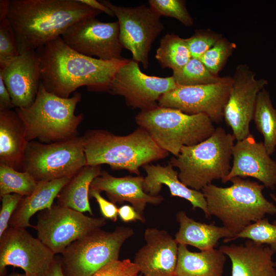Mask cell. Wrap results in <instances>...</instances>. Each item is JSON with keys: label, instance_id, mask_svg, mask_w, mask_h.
Wrapping results in <instances>:
<instances>
[{"label": "cell", "instance_id": "e575fe53", "mask_svg": "<svg viewBox=\"0 0 276 276\" xmlns=\"http://www.w3.org/2000/svg\"><path fill=\"white\" fill-rule=\"evenodd\" d=\"M19 54L17 39L7 18L0 21V68Z\"/></svg>", "mask_w": 276, "mask_h": 276}, {"label": "cell", "instance_id": "8fae6325", "mask_svg": "<svg viewBox=\"0 0 276 276\" xmlns=\"http://www.w3.org/2000/svg\"><path fill=\"white\" fill-rule=\"evenodd\" d=\"M100 2L111 9L118 18L123 48L131 52L132 60L141 63L144 68L147 69L152 44L164 29L160 17L145 5L125 7L109 1Z\"/></svg>", "mask_w": 276, "mask_h": 276}, {"label": "cell", "instance_id": "cb8c5ba5", "mask_svg": "<svg viewBox=\"0 0 276 276\" xmlns=\"http://www.w3.org/2000/svg\"><path fill=\"white\" fill-rule=\"evenodd\" d=\"M176 219L179 228L175 240L178 244L193 246L204 251L214 249L221 238H225L223 242L228 243L233 237L225 227L196 221L183 211L177 212Z\"/></svg>", "mask_w": 276, "mask_h": 276}, {"label": "cell", "instance_id": "ab89813d", "mask_svg": "<svg viewBox=\"0 0 276 276\" xmlns=\"http://www.w3.org/2000/svg\"><path fill=\"white\" fill-rule=\"evenodd\" d=\"M118 216L124 222L140 221L144 223L145 218L143 215L140 214L132 206L124 204L118 208Z\"/></svg>", "mask_w": 276, "mask_h": 276}, {"label": "cell", "instance_id": "8d00e7d4", "mask_svg": "<svg viewBox=\"0 0 276 276\" xmlns=\"http://www.w3.org/2000/svg\"><path fill=\"white\" fill-rule=\"evenodd\" d=\"M139 268L130 259L117 260L105 265L91 276H136Z\"/></svg>", "mask_w": 276, "mask_h": 276}, {"label": "cell", "instance_id": "3957f363", "mask_svg": "<svg viewBox=\"0 0 276 276\" xmlns=\"http://www.w3.org/2000/svg\"><path fill=\"white\" fill-rule=\"evenodd\" d=\"M231 186L220 187L212 183L201 191L205 199L208 217L215 216L232 233V239L245 227L276 214V204L264 196L262 184L236 177Z\"/></svg>", "mask_w": 276, "mask_h": 276}, {"label": "cell", "instance_id": "bcb514c9", "mask_svg": "<svg viewBox=\"0 0 276 276\" xmlns=\"http://www.w3.org/2000/svg\"><path fill=\"white\" fill-rule=\"evenodd\" d=\"M270 196L271 198L273 200V201L274 202V203L276 204V195L273 193H271L270 194ZM274 224H276V220L273 222Z\"/></svg>", "mask_w": 276, "mask_h": 276}, {"label": "cell", "instance_id": "30bf717a", "mask_svg": "<svg viewBox=\"0 0 276 276\" xmlns=\"http://www.w3.org/2000/svg\"><path fill=\"white\" fill-rule=\"evenodd\" d=\"M103 217L87 216L72 209L53 204L39 212L33 228L37 238L54 254H61L75 241L106 224Z\"/></svg>", "mask_w": 276, "mask_h": 276}, {"label": "cell", "instance_id": "8992f818", "mask_svg": "<svg viewBox=\"0 0 276 276\" xmlns=\"http://www.w3.org/2000/svg\"><path fill=\"white\" fill-rule=\"evenodd\" d=\"M235 140L233 134L218 127L203 141L183 146L169 162L178 169V177L183 184L201 191L214 180L222 181L228 174Z\"/></svg>", "mask_w": 276, "mask_h": 276}, {"label": "cell", "instance_id": "c3c4849f", "mask_svg": "<svg viewBox=\"0 0 276 276\" xmlns=\"http://www.w3.org/2000/svg\"><path fill=\"white\" fill-rule=\"evenodd\" d=\"M275 266H276V262H275Z\"/></svg>", "mask_w": 276, "mask_h": 276}, {"label": "cell", "instance_id": "7dc6e473", "mask_svg": "<svg viewBox=\"0 0 276 276\" xmlns=\"http://www.w3.org/2000/svg\"><path fill=\"white\" fill-rule=\"evenodd\" d=\"M136 276H144V275H142V274H139H139H137V275H136Z\"/></svg>", "mask_w": 276, "mask_h": 276}, {"label": "cell", "instance_id": "f35d334b", "mask_svg": "<svg viewBox=\"0 0 276 276\" xmlns=\"http://www.w3.org/2000/svg\"><path fill=\"white\" fill-rule=\"evenodd\" d=\"M89 197L94 198L97 202L101 214L105 219L116 222L118 217V208L115 203L104 198L100 192L89 191Z\"/></svg>", "mask_w": 276, "mask_h": 276}, {"label": "cell", "instance_id": "4316f807", "mask_svg": "<svg viewBox=\"0 0 276 276\" xmlns=\"http://www.w3.org/2000/svg\"><path fill=\"white\" fill-rule=\"evenodd\" d=\"M101 166L86 165L62 188L57 197L56 204L77 211L93 212L89 201V192L93 180L101 173Z\"/></svg>", "mask_w": 276, "mask_h": 276}, {"label": "cell", "instance_id": "83f0119b", "mask_svg": "<svg viewBox=\"0 0 276 276\" xmlns=\"http://www.w3.org/2000/svg\"><path fill=\"white\" fill-rule=\"evenodd\" d=\"M253 120L257 130L263 136V143L268 154L272 155L276 148V108L264 89L258 95Z\"/></svg>", "mask_w": 276, "mask_h": 276}, {"label": "cell", "instance_id": "f1b7e54d", "mask_svg": "<svg viewBox=\"0 0 276 276\" xmlns=\"http://www.w3.org/2000/svg\"><path fill=\"white\" fill-rule=\"evenodd\" d=\"M155 58L162 68L174 71L183 67L192 57L185 38L167 34L160 40Z\"/></svg>", "mask_w": 276, "mask_h": 276}, {"label": "cell", "instance_id": "52a82bcc", "mask_svg": "<svg viewBox=\"0 0 276 276\" xmlns=\"http://www.w3.org/2000/svg\"><path fill=\"white\" fill-rule=\"evenodd\" d=\"M135 121L159 147L174 156L179 155L183 146L203 141L215 130L213 122L206 114L190 115L158 105L141 110L135 117Z\"/></svg>", "mask_w": 276, "mask_h": 276}, {"label": "cell", "instance_id": "d4e9b609", "mask_svg": "<svg viewBox=\"0 0 276 276\" xmlns=\"http://www.w3.org/2000/svg\"><path fill=\"white\" fill-rule=\"evenodd\" d=\"M71 178H63L48 181L38 182L34 191L23 196L10 218L9 226L14 227H33L31 217L36 212L50 209L54 204L62 188Z\"/></svg>", "mask_w": 276, "mask_h": 276}, {"label": "cell", "instance_id": "5b68a950", "mask_svg": "<svg viewBox=\"0 0 276 276\" xmlns=\"http://www.w3.org/2000/svg\"><path fill=\"white\" fill-rule=\"evenodd\" d=\"M81 99L80 93L61 98L48 91L40 84L33 104L15 109L24 124L27 141L49 144L77 136L83 116L76 115L75 111Z\"/></svg>", "mask_w": 276, "mask_h": 276}, {"label": "cell", "instance_id": "d590c367", "mask_svg": "<svg viewBox=\"0 0 276 276\" xmlns=\"http://www.w3.org/2000/svg\"><path fill=\"white\" fill-rule=\"evenodd\" d=\"M221 37V35L208 30H196L189 38H185L192 58L199 59Z\"/></svg>", "mask_w": 276, "mask_h": 276}, {"label": "cell", "instance_id": "484cf974", "mask_svg": "<svg viewBox=\"0 0 276 276\" xmlns=\"http://www.w3.org/2000/svg\"><path fill=\"white\" fill-rule=\"evenodd\" d=\"M226 260L219 249L193 252L178 244L175 276H222Z\"/></svg>", "mask_w": 276, "mask_h": 276}, {"label": "cell", "instance_id": "836d02e7", "mask_svg": "<svg viewBox=\"0 0 276 276\" xmlns=\"http://www.w3.org/2000/svg\"><path fill=\"white\" fill-rule=\"evenodd\" d=\"M150 8L159 17L174 18L186 27L192 26L193 19L182 0H149Z\"/></svg>", "mask_w": 276, "mask_h": 276}, {"label": "cell", "instance_id": "4fadbf2b", "mask_svg": "<svg viewBox=\"0 0 276 276\" xmlns=\"http://www.w3.org/2000/svg\"><path fill=\"white\" fill-rule=\"evenodd\" d=\"M233 78L225 76L216 83L195 86H178L163 95L158 101L160 107L178 109L190 115L204 114L213 123L224 119Z\"/></svg>", "mask_w": 276, "mask_h": 276}, {"label": "cell", "instance_id": "ac0fdd59", "mask_svg": "<svg viewBox=\"0 0 276 276\" xmlns=\"http://www.w3.org/2000/svg\"><path fill=\"white\" fill-rule=\"evenodd\" d=\"M2 78L16 108H28L35 101L41 84L40 60L36 50L19 54L3 68Z\"/></svg>", "mask_w": 276, "mask_h": 276}, {"label": "cell", "instance_id": "d6986e66", "mask_svg": "<svg viewBox=\"0 0 276 276\" xmlns=\"http://www.w3.org/2000/svg\"><path fill=\"white\" fill-rule=\"evenodd\" d=\"M146 244L135 254L133 263L144 276H175L178 244L168 233L148 228Z\"/></svg>", "mask_w": 276, "mask_h": 276}, {"label": "cell", "instance_id": "f6af8a7d", "mask_svg": "<svg viewBox=\"0 0 276 276\" xmlns=\"http://www.w3.org/2000/svg\"><path fill=\"white\" fill-rule=\"evenodd\" d=\"M8 276H28L25 273H20L16 272H13L9 274Z\"/></svg>", "mask_w": 276, "mask_h": 276}, {"label": "cell", "instance_id": "ffe728a7", "mask_svg": "<svg viewBox=\"0 0 276 276\" xmlns=\"http://www.w3.org/2000/svg\"><path fill=\"white\" fill-rule=\"evenodd\" d=\"M144 181L143 176L117 177L103 170L93 180L89 191H104L109 201L115 204L128 202L143 215L147 203L157 205L164 200L160 195L147 194L143 189Z\"/></svg>", "mask_w": 276, "mask_h": 276}, {"label": "cell", "instance_id": "9c48e42d", "mask_svg": "<svg viewBox=\"0 0 276 276\" xmlns=\"http://www.w3.org/2000/svg\"><path fill=\"white\" fill-rule=\"evenodd\" d=\"M86 165L82 136L45 144L28 142L22 171L37 181L72 178Z\"/></svg>", "mask_w": 276, "mask_h": 276}, {"label": "cell", "instance_id": "603a6c76", "mask_svg": "<svg viewBox=\"0 0 276 276\" xmlns=\"http://www.w3.org/2000/svg\"><path fill=\"white\" fill-rule=\"evenodd\" d=\"M28 143L24 124L16 111H0V164L22 171Z\"/></svg>", "mask_w": 276, "mask_h": 276}, {"label": "cell", "instance_id": "f546056e", "mask_svg": "<svg viewBox=\"0 0 276 276\" xmlns=\"http://www.w3.org/2000/svg\"><path fill=\"white\" fill-rule=\"evenodd\" d=\"M38 182L26 171H19L8 166L0 164V197L10 194L29 196Z\"/></svg>", "mask_w": 276, "mask_h": 276}, {"label": "cell", "instance_id": "b9f144b4", "mask_svg": "<svg viewBox=\"0 0 276 276\" xmlns=\"http://www.w3.org/2000/svg\"><path fill=\"white\" fill-rule=\"evenodd\" d=\"M61 265V256H55L50 267L42 276H64Z\"/></svg>", "mask_w": 276, "mask_h": 276}, {"label": "cell", "instance_id": "ee69618b", "mask_svg": "<svg viewBox=\"0 0 276 276\" xmlns=\"http://www.w3.org/2000/svg\"><path fill=\"white\" fill-rule=\"evenodd\" d=\"M9 5L10 0L0 1V21L7 18Z\"/></svg>", "mask_w": 276, "mask_h": 276}, {"label": "cell", "instance_id": "9a60e30c", "mask_svg": "<svg viewBox=\"0 0 276 276\" xmlns=\"http://www.w3.org/2000/svg\"><path fill=\"white\" fill-rule=\"evenodd\" d=\"M61 38L72 49L88 57L103 60L124 58L118 21L104 22L96 17L84 19L70 27Z\"/></svg>", "mask_w": 276, "mask_h": 276}, {"label": "cell", "instance_id": "2e32d148", "mask_svg": "<svg viewBox=\"0 0 276 276\" xmlns=\"http://www.w3.org/2000/svg\"><path fill=\"white\" fill-rule=\"evenodd\" d=\"M223 117L231 127L236 140L250 134L249 126L253 120L259 93L267 84V80L256 78L255 73L244 64L236 68Z\"/></svg>", "mask_w": 276, "mask_h": 276}, {"label": "cell", "instance_id": "7bdbcfd3", "mask_svg": "<svg viewBox=\"0 0 276 276\" xmlns=\"http://www.w3.org/2000/svg\"><path fill=\"white\" fill-rule=\"evenodd\" d=\"M80 2L85 5L89 6V7L98 11L102 12V13H105L107 15L113 16H114L113 12L107 7L104 5L100 1L96 0H78Z\"/></svg>", "mask_w": 276, "mask_h": 276}, {"label": "cell", "instance_id": "d6a6232c", "mask_svg": "<svg viewBox=\"0 0 276 276\" xmlns=\"http://www.w3.org/2000/svg\"><path fill=\"white\" fill-rule=\"evenodd\" d=\"M248 239L260 245L276 246V224L264 218L245 227L232 241Z\"/></svg>", "mask_w": 276, "mask_h": 276}, {"label": "cell", "instance_id": "ba28073f", "mask_svg": "<svg viewBox=\"0 0 276 276\" xmlns=\"http://www.w3.org/2000/svg\"><path fill=\"white\" fill-rule=\"evenodd\" d=\"M134 234L129 227L112 232L98 229L68 246L61 254L64 276H91L108 264L119 260L123 244Z\"/></svg>", "mask_w": 276, "mask_h": 276}, {"label": "cell", "instance_id": "5bb4252c", "mask_svg": "<svg viewBox=\"0 0 276 276\" xmlns=\"http://www.w3.org/2000/svg\"><path fill=\"white\" fill-rule=\"evenodd\" d=\"M177 86L173 76L147 75L141 71L139 63L130 59L117 72L108 93L123 97L127 105L144 110L157 106L163 95Z\"/></svg>", "mask_w": 276, "mask_h": 276}, {"label": "cell", "instance_id": "60d3db41", "mask_svg": "<svg viewBox=\"0 0 276 276\" xmlns=\"http://www.w3.org/2000/svg\"><path fill=\"white\" fill-rule=\"evenodd\" d=\"M13 107H15L13 104L10 95L2 78L0 76V111L11 110Z\"/></svg>", "mask_w": 276, "mask_h": 276}, {"label": "cell", "instance_id": "681fc988", "mask_svg": "<svg viewBox=\"0 0 276 276\" xmlns=\"http://www.w3.org/2000/svg\"><path fill=\"white\" fill-rule=\"evenodd\" d=\"M275 189H276V187H275Z\"/></svg>", "mask_w": 276, "mask_h": 276}, {"label": "cell", "instance_id": "7c38bea8", "mask_svg": "<svg viewBox=\"0 0 276 276\" xmlns=\"http://www.w3.org/2000/svg\"><path fill=\"white\" fill-rule=\"evenodd\" d=\"M55 254L26 228L8 226L0 236V276L7 266L21 268L28 276H42Z\"/></svg>", "mask_w": 276, "mask_h": 276}, {"label": "cell", "instance_id": "6da1fadb", "mask_svg": "<svg viewBox=\"0 0 276 276\" xmlns=\"http://www.w3.org/2000/svg\"><path fill=\"white\" fill-rule=\"evenodd\" d=\"M40 62L41 84L49 92L68 98L80 87L108 92L119 68L130 59L103 60L79 53L61 36L36 50Z\"/></svg>", "mask_w": 276, "mask_h": 276}, {"label": "cell", "instance_id": "74e56055", "mask_svg": "<svg viewBox=\"0 0 276 276\" xmlns=\"http://www.w3.org/2000/svg\"><path fill=\"white\" fill-rule=\"evenodd\" d=\"M23 196L17 194H7L1 198L0 236L8 227L11 217Z\"/></svg>", "mask_w": 276, "mask_h": 276}, {"label": "cell", "instance_id": "7402d4cb", "mask_svg": "<svg viewBox=\"0 0 276 276\" xmlns=\"http://www.w3.org/2000/svg\"><path fill=\"white\" fill-rule=\"evenodd\" d=\"M143 168L147 173L144 177L143 189L148 194L158 195L163 185L169 189L171 196L178 197L189 201L192 208L200 209L208 217L206 202L201 191L191 189L179 179L178 172L169 162L166 166L146 164Z\"/></svg>", "mask_w": 276, "mask_h": 276}, {"label": "cell", "instance_id": "44dd1931", "mask_svg": "<svg viewBox=\"0 0 276 276\" xmlns=\"http://www.w3.org/2000/svg\"><path fill=\"white\" fill-rule=\"evenodd\" d=\"M219 249L231 260V276H276L272 260L276 246L248 240L240 245H222Z\"/></svg>", "mask_w": 276, "mask_h": 276}, {"label": "cell", "instance_id": "7a4b0ae2", "mask_svg": "<svg viewBox=\"0 0 276 276\" xmlns=\"http://www.w3.org/2000/svg\"><path fill=\"white\" fill-rule=\"evenodd\" d=\"M102 13L78 0H10L7 18L20 54L42 47L75 22Z\"/></svg>", "mask_w": 276, "mask_h": 276}, {"label": "cell", "instance_id": "277c9868", "mask_svg": "<svg viewBox=\"0 0 276 276\" xmlns=\"http://www.w3.org/2000/svg\"><path fill=\"white\" fill-rule=\"evenodd\" d=\"M82 137L86 165L107 164L113 170H126L138 175L141 166L165 158L169 154L140 127L124 136L92 129L86 131Z\"/></svg>", "mask_w": 276, "mask_h": 276}, {"label": "cell", "instance_id": "1f68e13d", "mask_svg": "<svg viewBox=\"0 0 276 276\" xmlns=\"http://www.w3.org/2000/svg\"><path fill=\"white\" fill-rule=\"evenodd\" d=\"M235 48V43L221 37L199 59L212 74L218 76Z\"/></svg>", "mask_w": 276, "mask_h": 276}, {"label": "cell", "instance_id": "e0dca14e", "mask_svg": "<svg viewBox=\"0 0 276 276\" xmlns=\"http://www.w3.org/2000/svg\"><path fill=\"white\" fill-rule=\"evenodd\" d=\"M233 165L226 183L236 177H250L258 180L265 188L274 190L276 187V161L268 154L263 142L256 141L251 133L237 141L232 150Z\"/></svg>", "mask_w": 276, "mask_h": 276}, {"label": "cell", "instance_id": "4dcf8cb0", "mask_svg": "<svg viewBox=\"0 0 276 276\" xmlns=\"http://www.w3.org/2000/svg\"><path fill=\"white\" fill-rule=\"evenodd\" d=\"M173 77L178 86L212 84L223 77L212 74L198 59L191 58L181 68L173 71Z\"/></svg>", "mask_w": 276, "mask_h": 276}]
</instances>
